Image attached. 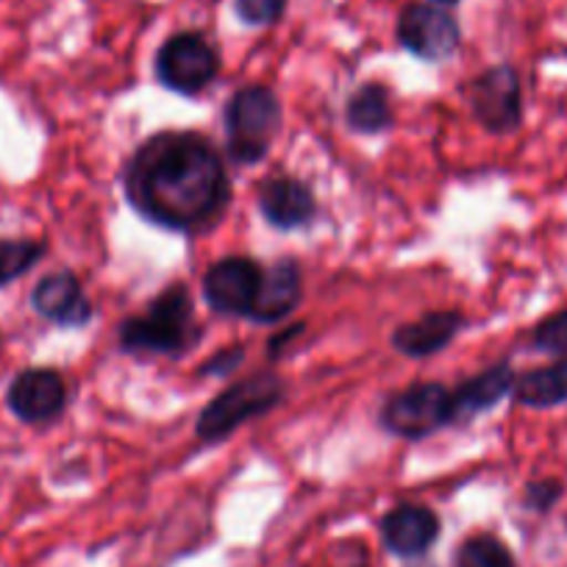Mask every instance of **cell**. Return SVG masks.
<instances>
[{
  "label": "cell",
  "mask_w": 567,
  "mask_h": 567,
  "mask_svg": "<svg viewBox=\"0 0 567 567\" xmlns=\"http://www.w3.org/2000/svg\"><path fill=\"white\" fill-rule=\"evenodd\" d=\"M217 53L198 34H176L162 45L156 56V75L162 84L182 95H195L206 90L217 75Z\"/></svg>",
  "instance_id": "obj_6"
},
{
  "label": "cell",
  "mask_w": 567,
  "mask_h": 567,
  "mask_svg": "<svg viewBox=\"0 0 567 567\" xmlns=\"http://www.w3.org/2000/svg\"><path fill=\"white\" fill-rule=\"evenodd\" d=\"M473 112L487 131H515L523 120L520 79L512 68L487 70L473 84Z\"/></svg>",
  "instance_id": "obj_8"
},
{
  "label": "cell",
  "mask_w": 567,
  "mask_h": 567,
  "mask_svg": "<svg viewBox=\"0 0 567 567\" xmlns=\"http://www.w3.org/2000/svg\"><path fill=\"white\" fill-rule=\"evenodd\" d=\"M392 123L390 92L381 84H364L348 101V125L364 134L384 131Z\"/></svg>",
  "instance_id": "obj_18"
},
{
  "label": "cell",
  "mask_w": 567,
  "mask_h": 567,
  "mask_svg": "<svg viewBox=\"0 0 567 567\" xmlns=\"http://www.w3.org/2000/svg\"><path fill=\"white\" fill-rule=\"evenodd\" d=\"M31 303L42 318L62 326H84L92 315L79 278L70 270H59L42 278L31 292Z\"/></svg>",
  "instance_id": "obj_12"
},
{
  "label": "cell",
  "mask_w": 567,
  "mask_h": 567,
  "mask_svg": "<svg viewBox=\"0 0 567 567\" xmlns=\"http://www.w3.org/2000/svg\"><path fill=\"white\" fill-rule=\"evenodd\" d=\"M195 329L198 326H195L193 298L187 287L176 284L151 303L148 315L125 320L120 329V346L131 353H182L198 340Z\"/></svg>",
  "instance_id": "obj_2"
},
{
  "label": "cell",
  "mask_w": 567,
  "mask_h": 567,
  "mask_svg": "<svg viewBox=\"0 0 567 567\" xmlns=\"http://www.w3.org/2000/svg\"><path fill=\"white\" fill-rule=\"evenodd\" d=\"M42 250V245L29 239H0V287L31 270L40 261Z\"/></svg>",
  "instance_id": "obj_20"
},
{
  "label": "cell",
  "mask_w": 567,
  "mask_h": 567,
  "mask_svg": "<svg viewBox=\"0 0 567 567\" xmlns=\"http://www.w3.org/2000/svg\"><path fill=\"white\" fill-rule=\"evenodd\" d=\"M456 567H515V556L489 534L471 537L456 554Z\"/></svg>",
  "instance_id": "obj_19"
},
{
  "label": "cell",
  "mask_w": 567,
  "mask_h": 567,
  "mask_svg": "<svg viewBox=\"0 0 567 567\" xmlns=\"http://www.w3.org/2000/svg\"><path fill=\"white\" fill-rule=\"evenodd\" d=\"M515 386V375H512L509 364H495L484 373L473 375L456 392H451V403H454V417H473V414L493 409L506 392Z\"/></svg>",
  "instance_id": "obj_16"
},
{
  "label": "cell",
  "mask_w": 567,
  "mask_h": 567,
  "mask_svg": "<svg viewBox=\"0 0 567 567\" xmlns=\"http://www.w3.org/2000/svg\"><path fill=\"white\" fill-rule=\"evenodd\" d=\"M398 40L414 56L425 62H440L460 45V25L445 9L412 3L403 9L398 20Z\"/></svg>",
  "instance_id": "obj_7"
},
{
  "label": "cell",
  "mask_w": 567,
  "mask_h": 567,
  "mask_svg": "<svg viewBox=\"0 0 567 567\" xmlns=\"http://www.w3.org/2000/svg\"><path fill=\"white\" fill-rule=\"evenodd\" d=\"M381 534L386 548L395 550L398 556H417L432 548L440 534V520L429 506L403 504L384 517Z\"/></svg>",
  "instance_id": "obj_14"
},
{
  "label": "cell",
  "mask_w": 567,
  "mask_h": 567,
  "mask_svg": "<svg viewBox=\"0 0 567 567\" xmlns=\"http://www.w3.org/2000/svg\"><path fill=\"white\" fill-rule=\"evenodd\" d=\"M259 209L265 220L276 228H298L312 220L315 195L298 178L278 176L261 184Z\"/></svg>",
  "instance_id": "obj_13"
},
{
  "label": "cell",
  "mask_w": 567,
  "mask_h": 567,
  "mask_svg": "<svg viewBox=\"0 0 567 567\" xmlns=\"http://www.w3.org/2000/svg\"><path fill=\"white\" fill-rule=\"evenodd\" d=\"M449 420H454V403H451V392L437 381H423V384L395 392L381 412L386 432L406 440L429 437Z\"/></svg>",
  "instance_id": "obj_5"
},
{
  "label": "cell",
  "mask_w": 567,
  "mask_h": 567,
  "mask_svg": "<svg viewBox=\"0 0 567 567\" xmlns=\"http://www.w3.org/2000/svg\"><path fill=\"white\" fill-rule=\"evenodd\" d=\"M440 7H454V3H460V0H437Z\"/></svg>",
  "instance_id": "obj_24"
},
{
  "label": "cell",
  "mask_w": 567,
  "mask_h": 567,
  "mask_svg": "<svg viewBox=\"0 0 567 567\" xmlns=\"http://www.w3.org/2000/svg\"><path fill=\"white\" fill-rule=\"evenodd\" d=\"M515 398L523 406L550 409L567 401V359L532 370L515 381Z\"/></svg>",
  "instance_id": "obj_17"
},
{
  "label": "cell",
  "mask_w": 567,
  "mask_h": 567,
  "mask_svg": "<svg viewBox=\"0 0 567 567\" xmlns=\"http://www.w3.org/2000/svg\"><path fill=\"white\" fill-rule=\"evenodd\" d=\"M64 381L56 370L34 368L20 373L9 386V406L20 420L42 423L62 412L64 406Z\"/></svg>",
  "instance_id": "obj_10"
},
{
  "label": "cell",
  "mask_w": 567,
  "mask_h": 567,
  "mask_svg": "<svg viewBox=\"0 0 567 567\" xmlns=\"http://www.w3.org/2000/svg\"><path fill=\"white\" fill-rule=\"evenodd\" d=\"M561 493H565V487H561V482H554V478H550V482H534L528 484L526 489V504L532 506V509L545 512L561 498Z\"/></svg>",
  "instance_id": "obj_23"
},
{
  "label": "cell",
  "mask_w": 567,
  "mask_h": 567,
  "mask_svg": "<svg viewBox=\"0 0 567 567\" xmlns=\"http://www.w3.org/2000/svg\"><path fill=\"white\" fill-rule=\"evenodd\" d=\"M534 346H537L539 351L567 357V309L550 315L548 320H543V323L537 326V331H534Z\"/></svg>",
  "instance_id": "obj_21"
},
{
  "label": "cell",
  "mask_w": 567,
  "mask_h": 567,
  "mask_svg": "<svg viewBox=\"0 0 567 567\" xmlns=\"http://www.w3.org/2000/svg\"><path fill=\"white\" fill-rule=\"evenodd\" d=\"M125 193L145 220L176 231H200L220 220L228 204V176L209 140L193 131H162L131 159Z\"/></svg>",
  "instance_id": "obj_1"
},
{
  "label": "cell",
  "mask_w": 567,
  "mask_h": 567,
  "mask_svg": "<svg viewBox=\"0 0 567 567\" xmlns=\"http://www.w3.org/2000/svg\"><path fill=\"white\" fill-rule=\"evenodd\" d=\"M284 398V384L278 375L259 373L250 379L239 381L231 390L217 395L209 406L204 409L198 420V437L206 443L223 440L231 434L237 425L248 423L250 417L270 412L278 401Z\"/></svg>",
  "instance_id": "obj_4"
},
{
  "label": "cell",
  "mask_w": 567,
  "mask_h": 567,
  "mask_svg": "<svg viewBox=\"0 0 567 567\" xmlns=\"http://www.w3.org/2000/svg\"><path fill=\"white\" fill-rule=\"evenodd\" d=\"M462 329L460 312H432L420 318L417 323H406L392 334V346L406 357H432V353L443 351L456 331Z\"/></svg>",
  "instance_id": "obj_15"
},
{
  "label": "cell",
  "mask_w": 567,
  "mask_h": 567,
  "mask_svg": "<svg viewBox=\"0 0 567 567\" xmlns=\"http://www.w3.org/2000/svg\"><path fill=\"white\" fill-rule=\"evenodd\" d=\"M259 281L261 270L254 261L231 256L209 267L204 278V296L215 312L248 315L259 292Z\"/></svg>",
  "instance_id": "obj_9"
},
{
  "label": "cell",
  "mask_w": 567,
  "mask_h": 567,
  "mask_svg": "<svg viewBox=\"0 0 567 567\" xmlns=\"http://www.w3.org/2000/svg\"><path fill=\"white\" fill-rule=\"evenodd\" d=\"M281 125V103L267 86H245L226 106L228 151L243 165H254L270 148Z\"/></svg>",
  "instance_id": "obj_3"
},
{
  "label": "cell",
  "mask_w": 567,
  "mask_h": 567,
  "mask_svg": "<svg viewBox=\"0 0 567 567\" xmlns=\"http://www.w3.org/2000/svg\"><path fill=\"white\" fill-rule=\"evenodd\" d=\"M237 14L248 25H270L281 18L287 0H234Z\"/></svg>",
  "instance_id": "obj_22"
},
{
  "label": "cell",
  "mask_w": 567,
  "mask_h": 567,
  "mask_svg": "<svg viewBox=\"0 0 567 567\" xmlns=\"http://www.w3.org/2000/svg\"><path fill=\"white\" fill-rule=\"evenodd\" d=\"M303 296V278L301 267L292 259H281L272 267L261 270L259 292L250 307L248 318L259 320V323H276V320L287 318L292 309L298 307Z\"/></svg>",
  "instance_id": "obj_11"
}]
</instances>
